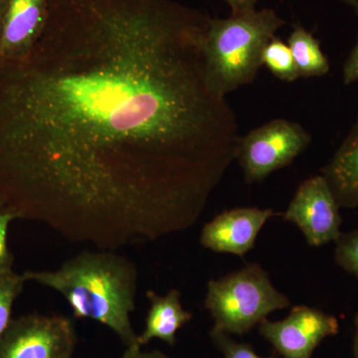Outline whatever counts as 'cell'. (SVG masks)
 <instances>
[{"label":"cell","instance_id":"cell-24","mask_svg":"<svg viewBox=\"0 0 358 358\" xmlns=\"http://www.w3.org/2000/svg\"><path fill=\"white\" fill-rule=\"evenodd\" d=\"M341 1L345 2L348 6L353 7V8H355L358 3V0H341Z\"/></svg>","mask_w":358,"mask_h":358},{"label":"cell","instance_id":"cell-7","mask_svg":"<svg viewBox=\"0 0 358 358\" xmlns=\"http://www.w3.org/2000/svg\"><path fill=\"white\" fill-rule=\"evenodd\" d=\"M339 208L327 179L317 174L301 183L282 217L298 226L310 247H322L343 233Z\"/></svg>","mask_w":358,"mask_h":358},{"label":"cell","instance_id":"cell-18","mask_svg":"<svg viewBox=\"0 0 358 358\" xmlns=\"http://www.w3.org/2000/svg\"><path fill=\"white\" fill-rule=\"evenodd\" d=\"M210 336L214 345L225 358H271L260 357L251 346L247 343H237L222 331L212 329Z\"/></svg>","mask_w":358,"mask_h":358},{"label":"cell","instance_id":"cell-25","mask_svg":"<svg viewBox=\"0 0 358 358\" xmlns=\"http://www.w3.org/2000/svg\"><path fill=\"white\" fill-rule=\"evenodd\" d=\"M355 10H357V13H358V3H357V7H355Z\"/></svg>","mask_w":358,"mask_h":358},{"label":"cell","instance_id":"cell-5","mask_svg":"<svg viewBox=\"0 0 358 358\" xmlns=\"http://www.w3.org/2000/svg\"><path fill=\"white\" fill-rule=\"evenodd\" d=\"M312 136L301 124L275 119L237 140L235 159L247 183L259 182L288 166L308 147Z\"/></svg>","mask_w":358,"mask_h":358},{"label":"cell","instance_id":"cell-16","mask_svg":"<svg viewBox=\"0 0 358 358\" xmlns=\"http://www.w3.org/2000/svg\"><path fill=\"white\" fill-rule=\"evenodd\" d=\"M334 260L339 267L358 278V229L341 233L336 241Z\"/></svg>","mask_w":358,"mask_h":358},{"label":"cell","instance_id":"cell-14","mask_svg":"<svg viewBox=\"0 0 358 358\" xmlns=\"http://www.w3.org/2000/svg\"><path fill=\"white\" fill-rule=\"evenodd\" d=\"M261 62L282 81L294 82L300 78L289 45L279 37L275 36L266 45Z\"/></svg>","mask_w":358,"mask_h":358},{"label":"cell","instance_id":"cell-9","mask_svg":"<svg viewBox=\"0 0 358 358\" xmlns=\"http://www.w3.org/2000/svg\"><path fill=\"white\" fill-rule=\"evenodd\" d=\"M274 215L273 209L258 207H241L223 212L205 224L200 244L217 253L243 257L254 248L263 226Z\"/></svg>","mask_w":358,"mask_h":358},{"label":"cell","instance_id":"cell-23","mask_svg":"<svg viewBox=\"0 0 358 358\" xmlns=\"http://www.w3.org/2000/svg\"><path fill=\"white\" fill-rule=\"evenodd\" d=\"M355 334L353 338V355L355 358H358V313L355 317Z\"/></svg>","mask_w":358,"mask_h":358},{"label":"cell","instance_id":"cell-12","mask_svg":"<svg viewBox=\"0 0 358 358\" xmlns=\"http://www.w3.org/2000/svg\"><path fill=\"white\" fill-rule=\"evenodd\" d=\"M150 307L145 319V331L138 336V343L143 348L152 339H160L169 345L176 343V334L192 320V313L182 307L180 292L171 289L166 296L148 291Z\"/></svg>","mask_w":358,"mask_h":358},{"label":"cell","instance_id":"cell-11","mask_svg":"<svg viewBox=\"0 0 358 358\" xmlns=\"http://www.w3.org/2000/svg\"><path fill=\"white\" fill-rule=\"evenodd\" d=\"M320 174L331 186L341 208L358 206V117Z\"/></svg>","mask_w":358,"mask_h":358},{"label":"cell","instance_id":"cell-20","mask_svg":"<svg viewBox=\"0 0 358 358\" xmlns=\"http://www.w3.org/2000/svg\"><path fill=\"white\" fill-rule=\"evenodd\" d=\"M229 6L231 14H241L249 13L256 9V6L260 0H223Z\"/></svg>","mask_w":358,"mask_h":358},{"label":"cell","instance_id":"cell-26","mask_svg":"<svg viewBox=\"0 0 358 358\" xmlns=\"http://www.w3.org/2000/svg\"><path fill=\"white\" fill-rule=\"evenodd\" d=\"M73 358V357H72Z\"/></svg>","mask_w":358,"mask_h":358},{"label":"cell","instance_id":"cell-13","mask_svg":"<svg viewBox=\"0 0 358 358\" xmlns=\"http://www.w3.org/2000/svg\"><path fill=\"white\" fill-rule=\"evenodd\" d=\"M288 45L300 77H322L329 72L331 65L320 42L303 26H294Z\"/></svg>","mask_w":358,"mask_h":358},{"label":"cell","instance_id":"cell-17","mask_svg":"<svg viewBox=\"0 0 358 358\" xmlns=\"http://www.w3.org/2000/svg\"><path fill=\"white\" fill-rule=\"evenodd\" d=\"M18 217L15 213L0 204V275L13 272L14 256L9 250V225Z\"/></svg>","mask_w":358,"mask_h":358},{"label":"cell","instance_id":"cell-2","mask_svg":"<svg viewBox=\"0 0 358 358\" xmlns=\"http://www.w3.org/2000/svg\"><path fill=\"white\" fill-rule=\"evenodd\" d=\"M26 281L64 296L76 319L100 322L127 346L138 343L131 315L136 308L138 271L126 257L110 250L83 251L53 271H27Z\"/></svg>","mask_w":358,"mask_h":358},{"label":"cell","instance_id":"cell-21","mask_svg":"<svg viewBox=\"0 0 358 358\" xmlns=\"http://www.w3.org/2000/svg\"><path fill=\"white\" fill-rule=\"evenodd\" d=\"M122 358H169L164 353L157 352H143L141 346L138 343L131 346H127L126 352Z\"/></svg>","mask_w":358,"mask_h":358},{"label":"cell","instance_id":"cell-8","mask_svg":"<svg viewBox=\"0 0 358 358\" xmlns=\"http://www.w3.org/2000/svg\"><path fill=\"white\" fill-rule=\"evenodd\" d=\"M259 331L284 358H312L324 338L339 331L338 320L317 308L298 306L279 322L264 320Z\"/></svg>","mask_w":358,"mask_h":358},{"label":"cell","instance_id":"cell-10","mask_svg":"<svg viewBox=\"0 0 358 358\" xmlns=\"http://www.w3.org/2000/svg\"><path fill=\"white\" fill-rule=\"evenodd\" d=\"M48 20V0H9L0 34V59L23 60L38 43Z\"/></svg>","mask_w":358,"mask_h":358},{"label":"cell","instance_id":"cell-1","mask_svg":"<svg viewBox=\"0 0 358 358\" xmlns=\"http://www.w3.org/2000/svg\"><path fill=\"white\" fill-rule=\"evenodd\" d=\"M210 20L176 0H48L31 53L0 59V204L99 250L192 227L239 138Z\"/></svg>","mask_w":358,"mask_h":358},{"label":"cell","instance_id":"cell-19","mask_svg":"<svg viewBox=\"0 0 358 358\" xmlns=\"http://www.w3.org/2000/svg\"><path fill=\"white\" fill-rule=\"evenodd\" d=\"M343 79L345 85L358 81V38L343 64Z\"/></svg>","mask_w":358,"mask_h":358},{"label":"cell","instance_id":"cell-4","mask_svg":"<svg viewBox=\"0 0 358 358\" xmlns=\"http://www.w3.org/2000/svg\"><path fill=\"white\" fill-rule=\"evenodd\" d=\"M204 303L214 320L213 331L239 336L291 305L288 296L275 288L268 273L255 263L209 281Z\"/></svg>","mask_w":358,"mask_h":358},{"label":"cell","instance_id":"cell-6","mask_svg":"<svg viewBox=\"0 0 358 358\" xmlns=\"http://www.w3.org/2000/svg\"><path fill=\"white\" fill-rule=\"evenodd\" d=\"M76 341L68 317L22 315L11 320L0 338V358H72Z\"/></svg>","mask_w":358,"mask_h":358},{"label":"cell","instance_id":"cell-15","mask_svg":"<svg viewBox=\"0 0 358 358\" xmlns=\"http://www.w3.org/2000/svg\"><path fill=\"white\" fill-rule=\"evenodd\" d=\"M27 282L23 274L11 272L0 275V338L13 320L14 303Z\"/></svg>","mask_w":358,"mask_h":358},{"label":"cell","instance_id":"cell-3","mask_svg":"<svg viewBox=\"0 0 358 358\" xmlns=\"http://www.w3.org/2000/svg\"><path fill=\"white\" fill-rule=\"evenodd\" d=\"M285 24L286 21L271 8L211 18L205 57L212 81L223 95L256 79L264 48Z\"/></svg>","mask_w":358,"mask_h":358},{"label":"cell","instance_id":"cell-22","mask_svg":"<svg viewBox=\"0 0 358 358\" xmlns=\"http://www.w3.org/2000/svg\"><path fill=\"white\" fill-rule=\"evenodd\" d=\"M9 0H0V34L3 27L4 20H6L7 8H8Z\"/></svg>","mask_w":358,"mask_h":358}]
</instances>
